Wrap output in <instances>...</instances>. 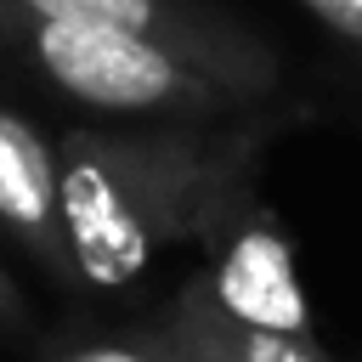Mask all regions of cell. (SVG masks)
I'll return each mask as SVG.
<instances>
[{"instance_id":"6","label":"cell","mask_w":362,"mask_h":362,"mask_svg":"<svg viewBox=\"0 0 362 362\" xmlns=\"http://www.w3.org/2000/svg\"><path fill=\"white\" fill-rule=\"evenodd\" d=\"M45 362H187V356L170 339L141 334V339H79V345L51 351Z\"/></svg>"},{"instance_id":"7","label":"cell","mask_w":362,"mask_h":362,"mask_svg":"<svg viewBox=\"0 0 362 362\" xmlns=\"http://www.w3.org/2000/svg\"><path fill=\"white\" fill-rule=\"evenodd\" d=\"M317 23H328L339 40H351V45H362V0H300Z\"/></svg>"},{"instance_id":"4","label":"cell","mask_w":362,"mask_h":362,"mask_svg":"<svg viewBox=\"0 0 362 362\" xmlns=\"http://www.w3.org/2000/svg\"><path fill=\"white\" fill-rule=\"evenodd\" d=\"M153 334L170 339L187 362H328L300 317H255L215 277H192Z\"/></svg>"},{"instance_id":"2","label":"cell","mask_w":362,"mask_h":362,"mask_svg":"<svg viewBox=\"0 0 362 362\" xmlns=\"http://www.w3.org/2000/svg\"><path fill=\"white\" fill-rule=\"evenodd\" d=\"M11 45L40 79L96 113L130 119H226L249 113L260 96L209 68L192 51H175L153 34L79 23V17H0Z\"/></svg>"},{"instance_id":"8","label":"cell","mask_w":362,"mask_h":362,"mask_svg":"<svg viewBox=\"0 0 362 362\" xmlns=\"http://www.w3.org/2000/svg\"><path fill=\"white\" fill-rule=\"evenodd\" d=\"M28 322V300H23V288L11 283V272L0 266V328H23Z\"/></svg>"},{"instance_id":"1","label":"cell","mask_w":362,"mask_h":362,"mask_svg":"<svg viewBox=\"0 0 362 362\" xmlns=\"http://www.w3.org/2000/svg\"><path fill=\"white\" fill-rule=\"evenodd\" d=\"M260 147L266 119L255 113L62 130L57 175L74 283L119 294L158 255L226 232L249 204Z\"/></svg>"},{"instance_id":"5","label":"cell","mask_w":362,"mask_h":362,"mask_svg":"<svg viewBox=\"0 0 362 362\" xmlns=\"http://www.w3.org/2000/svg\"><path fill=\"white\" fill-rule=\"evenodd\" d=\"M0 232L23 255H34L51 277H74L68 226H62L57 141L40 136L11 107H0Z\"/></svg>"},{"instance_id":"3","label":"cell","mask_w":362,"mask_h":362,"mask_svg":"<svg viewBox=\"0 0 362 362\" xmlns=\"http://www.w3.org/2000/svg\"><path fill=\"white\" fill-rule=\"evenodd\" d=\"M0 17H79V23L136 28V34L175 45V51L204 57L209 68H221L226 79L255 90L260 102L277 90V57L255 34H243L238 23H226L204 6H187V0H0Z\"/></svg>"}]
</instances>
